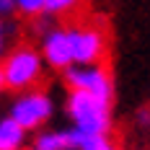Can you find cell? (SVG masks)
Returning a JSON list of instances; mask_svg holds the SVG:
<instances>
[{
	"mask_svg": "<svg viewBox=\"0 0 150 150\" xmlns=\"http://www.w3.org/2000/svg\"><path fill=\"white\" fill-rule=\"evenodd\" d=\"M65 114H67L70 127L80 137L109 135L111 124H114L111 104L96 98V96H88V93H80V91H67V96H65Z\"/></svg>",
	"mask_w": 150,
	"mask_h": 150,
	"instance_id": "1",
	"label": "cell"
},
{
	"mask_svg": "<svg viewBox=\"0 0 150 150\" xmlns=\"http://www.w3.org/2000/svg\"><path fill=\"white\" fill-rule=\"evenodd\" d=\"M0 70L5 78V88L21 93V91H31L39 86V80L44 78V60L36 47L18 44L8 49L5 60L0 62Z\"/></svg>",
	"mask_w": 150,
	"mask_h": 150,
	"instance_id": "2",
	"label": "cell"
},
{
	"mask_svg": "<svg viewBox=\"0 0 150 150\" xmlns=\"http://www.w3.org/2000/svg\"><path fill=\"white\" fill-rule=\"evenodd\" d=\"M8 117L26 132H39L44 129L47 122L54 117V98L44 88L21 91L8 106Z\"/></svg>",
	"mask_w": 150,
	"mask_h": 150,
	"instance_id": "3",
	"label": "cell"
},
{
	"mask_svg": "<svg viewBox=\"0 0 150 150\" xmlns=\"http://www.w3.org/2000/svg\"><path fill=\"white\" fill-rule=\"evenodd\" d=\"M65 83L70 91H80V93H88L96 96L101 101H114V75L106 67L104 62H96V65H73L65 70Z\"/></svg>",
	"mask_w": 150,
	"mask_h": 150,
	"instance_id": "4",
	"label": "cell"
},
{
	"mask_svg": "<svg viewBox=\"0 0 150 150\" xmlns=\"http://www.w3.org/2000/svg\"><path fill=\"white\" fill-rule=\"evenodd\" d=\"M67 44H70V57L73 65H96L106 57V31L91 23H73L65 29Z\"/></svg>",
	"mask_w": 150,
	"mask_h": 150,
	"instance_id": "5",
	"label": "cell"
},
{
	"mask_svg": "<svg viewBox=\"0 0 150 150\" xmlns=\"http://www.w3.org/2000/svg\"><path fill=\"white\" fill-rule=\"evenodd\" d=\"M39 54L44 60V67L49 65L52 70L65 73L67 67H73V57H70V44H67V34L62 26H49L42 31L39 39Z\"/></svg>",
	"mask_w": 150,
	"mask_h": 150,
	"instance_id": "6",
	"label": "cell"
},
{
	"mask_svg": "<svg viewBox=\"0 0 150 150\" xmlns=\"http://www.w3.org/2000/svg\"><path fill=\"white\" fill-rule=\"evenodd\" d=\"M78 145L80 135L73 127H44L31 140L34 150H78Z\"/></svg>",
	"mask_w": 150,
	"mask_h": 150,
	"instance_id": "7",
	"label": "cell"
},
{
	"mask_svg": "<svg viewBox=\"0 0 150 150\" xmlns=\"http://www.w3.org/2000/svg\"><path fill=\"white\" fill-rule=\"evenodd\" d=\"M29 148V132L21 129L8 114L0 117V150H26Z\"/></svg>",
	"mask_w": 150,
	"mask_h": 150,
	"instance_id": "8",
	"label": "cell"
},
{
	"mask_svg": "<svg viewBox=\"0 0 150 150\" xmlns=\"http://www.w3.org/2000/svg\"><path fill=\"white\" fill-rule=\"evenodd\" d=\"M78 150H119V145L114 142L111 135H91V137H80Z\"/></svg>",
	"mask_w": 150,
	"mask_h": 150,
	"instance_id": "9",
	"label": "cell"
},
{
	"mask_svg": "<svg viewBox=\"0 0 150 150\" xmlns=\"http://www.w3.org/2000/svg\"><path fill=\"white\" fill-rule=\"evenodd\" d=\"M44 3L47 0H13L16 13L26 16V18H36V16L44 13Z\"/></svg>",
	"mask_w": 150,
	"mask_h": 150,
	"instance_id": "10",
	"label": "cell"
},
{
	"mask_svg": "<svg viewBox=\"0 0 150 150\" xmlns=\"http://www.w3.org/2000/svg\"><path fill=\"white\" fill-rule=\"evenodd\" d=\"M80 5V0H47L44 3V13L47 16H65L75 11Z\"/></svg>",
	"mask_w": 150,
	"mask_h": 150,
	"instance_id": "11",
	"label": "cell"
},
{
	"mask_svg": "<svg viewBox=\"0 0 150 150\" xmlns=\"http://www.w3.org/2000/svg\"><path fill=\"white\" fill-rule=\"evenodd\" d=\"M8 42H11V26H8V21L0 18V62L8 54Z\"/></svg>",
	"mask_w": 150,
	"mask_h": 150,
	"instance_id": "12",
	"label": "cell"
},
{
	"mask_svg": "<svg viewBox=\"0 0 150 150\" xmlns=\"http://www.w3.org/2000/svg\"><path fill=\"white\" fill-rule=\"evenodd\" d=\"M16 13V5H13V0H0V18L5 21L8 16H13Z\"/></svg>",
	"mask_w": 150,
	"mask_h": 150,
	"instance_id": "13",
	"label": "cell"
},
{
	"mask_svg": "<svg viewBox=\"0 0 150 150\" xmlns=\"http://www.w3.org/2000/svg\"><path fill=\"white\" fill-rule=\"evenodd\" d=\"M135 122L140 127H150V109H140L135 114Z\"/></svg>",
	"mask_w": 150,
	"mask_h": 150,
	"instance_id": "14",
	"label": "cell"
},
{
	"mask_svg": "<svg viewBox=\"0 0 150 150\" xmlns=\"http://www.w3.org/2000/svg\"><path fill=\"white\" fill-rule=\"evenodd\" d=\"M5 91V78H3V70H0V93Z\"/></svg>",
	"mask_w": 150,
	"mask_h": 150,
	"instance_id": "15",
	"label": "cell"
},
{
	"mask_svg": "<svg viewBox=\"0 0 150 150\" xmlns=\"http://www.w3.org/2000/svg\"><path fill=\"white\" fill-rule=\"evenodd\" d=\"M26 150H34V148H26Z\"/></svg>",
	"mask_w": 150,
	"mask_h": 150,
	"instance_id": "16",
	"label": "cell"
}]
</instances>
